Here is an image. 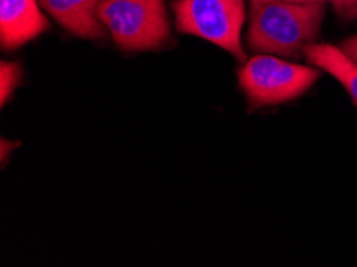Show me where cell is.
<instances>
[{"instance_id": "2", "label": "cell", "mask_w": 357, "mask_h": 267, "mask_svg": "<svg viewBox=\"0 0 357 267\" xmlns=\"http://www.w3.org/2000/svg\"><path fill=\"white\" fill-rule=\"evenodd\" d=\"M98 18L117 45L128 52L154 50L170 37L164 0H102Z\"/></svg>"}, {"instance_id": "6", "label": "cell", "mask_w": 357, "mask_h": 267, "mask_svg": "<svg viewBox=\"0 0 357 267\" xmlns=\"http://www.w3.org/2000/svg\"><path fill=\"white\" fill-rule=\"evenodd\" d=\"M64 29L85 39H102L106 27L98 18L102 0H39Z\"/></svg>"}, {"instance_id": "7", "label": "cell", "mask_w": 357, "mask_h": 267, "mask_svg": "<svg viewBox=\"0 0 357 267\" xmlns=\"http://www.w3.org/2000/svg\"><path fill=\"white\" fill-rule=\"evenodd\" d=\"M303 53L314 66L333 75L348 90L357 106V64L354 61H351L340 48L326 43H311Z\"/></svg>"}, {"instance_id": "11", "label": "cell", "mask_w": 357, "mask_h": 267, "mask_svg": "<svg viewBox=\"0 0 357 267\" xmlns=\"http://www.w3.org/2000/svg\"><path fill=\"white\" fill-rule=\"evenodd\" d=\"M12 147L8 149V141L2 139V165H5V162H7V152H12Z\"/></svg>"}, {"instance_id": "4", "label": "cell", "mask_w": 357, "mask_h": 267, "mask_svg": "<svg viewBox=\"0 0 357 267\" xmlns=\"http://www.w3.org/2000/svg\"><path fill=\"white\" fill-rule=\"evenodd\" d=\"M319 79L316 69L258 54L239 70V84L253 107L271 106L295 100Z\"/></svg>"}, {"instance_id": "1", "label": "cell", "mask_w": 357, "mask_h": 267, "mask_svg": "<svg viewBox=\"0 0 357 267\" xmlns=\"http://www.w3.org/2000/svg\"><path fill=\"white\" fill-rule=\"evenodd\" d=\"M326 2L250 0L247 42L253 52L296 58L319 37Z\"/></svg>"}, {"instance_id": "5", "label": "cell", "mask_w": 357, "mask_h": 267, "mask_svg": "<svg viewBox=\"0 0 357 267\" xmlns=\"http://www.w3.org/2000/svg\"><path fill=\"white\" fill-rule=\"evenodd\" d=\"M48 21L36 0H0V43L13 50L39 37Z\"/></svg>"}, {"instance_id": "8", "label": "cell", "mask_w": 357, "mask_h": 267, "mask_svg": "<svg viewBox=\"0 0 357 267\" xmlns=\"http://www.w3.org/2000/svg\"><path fill=\"white\" fill-rule=\"evenodd\" d=\"M21 75H23V69L20 64L8 61H2L0 64V102H2V106L8 101L13 90L18 86Z\"/></svg>"}, {"instance_id": "9", "label": "cell", "mask_w": 357, "mask_h": 267, "mask_svg": "<svg viewBox=\"0 0 357 267\" xmlns=\"http://www.w3.org/2000/svg\"><path fill=\"white\" fill-rule=\"evenodd\" d=\"M289 2H330L338 12H343L344 15L357 7V0H289Z\"/></svg>"}, {"instance_id": "12", "label": "cell", "mask_w": 357, "mask_h": 267, "mask_svg": "<svg viewBox=\"0 0 357 267\" xmlns=\"http://www.w3.org/2000/svg\"><path fill=\"white\" fill-rule=\"evenodd\" d=\"M346 16H349V18H357V7L354 10H351L349 13H346Z\"/></svg>"}, {"instance_id": "3", "label": "cell", "mask_w": 357, "mask_h": 267, "mask_svg": "<svg viewBox=\"0 0 357 267\" xmlns=\"http://www.w3.org/2000/svg\"><path fill=\"white\" fill-rule=\"evenodd\" d=\"M172 8L178 31L202 37L245 61L241 42L245 0H175Z\"/></svg>"}, {"instance_id": "10", "label": "cell", "mask_w": 357, "mask_h": 267, "mask_svg": "<svg viewBox=\"0 0 357 267\" xmlns=\"http://www.w3.org/2000/svg\"><path fill=\"white\" fill-rule=\"evenodd\" d=\"M342 52L351 59V61H354L357 64V36L351 37V39H348V40H344Z\"/></svg>"}]
</instances>
